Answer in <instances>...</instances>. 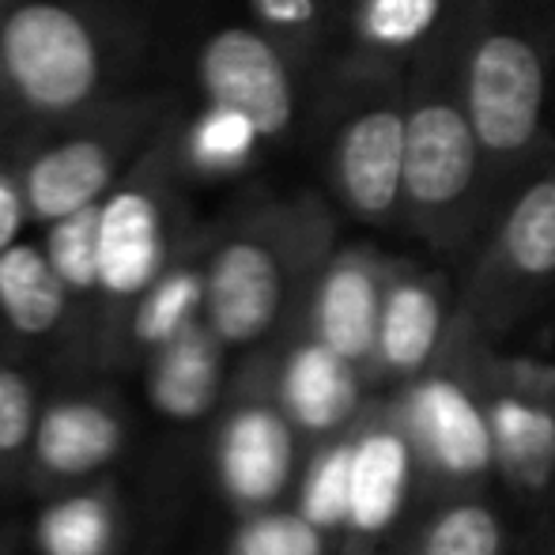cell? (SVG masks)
I'll return each mask as SVG.
<instances>
[{
    "label": "cell",
    "mask_w": 555,
    "mask_h": 555,
    "mask_svg": "<svg viewBox=\"0 0 555 555\" xmlns=\"http://www.w3.org/2000/svg\"><path fill=\"white\" fill-rule=\"evenodd\" d=\"M461 20L420 53L409 80L404 216L439 242L465 231L488 178V159L461 95Z\"/></svg>",
    "instance_id": "6da1fadb"
},
{
    "label": "cell",
    "mask_w": 555,
    "mask_h": 555,
    "mask_svg": "<svg viewBox=\"0 0 555 555\" xmlns=\"http://www.w3.org/2000/svg\"><path fill=\"white\" fill-rule=\"evenodd\" d=\"M461 95L491 175L518 170L544 132L548 46L503 0H468L461 20Z\"/></svg>",
    "instance_id": "7a4b0ae2"
},
{
    "label": "cell",
    "mask_w": 555,
    "mask_h": 555,
    "mask_svg": "<svg viewBox=\"0 0 555 555\" xmlns=\"http://www.w3.org/2000/svg\"><path fill=\"white\" fill-rule=\"evenodd\" d=\"M0 61L23 103L73 111L99 83V50L80 15L61 4H23L0 30Z\"/></svg>",
    "instance_id": "3957f363"
},
{
    "label": "cell",
    "mask_w": 555,
    "mask_h": 555,
    "mask_svg": "<svg viewBox=\"0 0 555 555\" xmlns=\"http://www.w3.org/2000/svg\"><path fill=\"white\" fill-rule=\"evenodd\" d=\"M555 280V167L511 197L495 223L473 284V314L483 325L518 314Z\"/></svg>",
    "instance_id": "277c9868"
},
{
    "label": "cell",
    "mask_w": 555,
    "mask_h": 555,
    "mask_svg": "<svg viewBox=\"0 0 555 555\" xmlns=\"http://www.w3.org/2000/svg\"><path fill=\"white\" fill-rule=\"evenodd\" d=\"M404 140H409V83L386 88L344 117L333 144V182L348 212L389 223L404 212Z\"/></svg>",
    "instance_id": "5b68a950"
},
{
    "label": "cell",
    "mask_w": 555,
    "mask_h": 555,
    "mask_svg": "<svg viewBox=\"0 0 555 555\" xmlns=\"http://www.w3.org/2000/svg\"><path fill=\"white\" fill-rule=\"evenodd\" d=\"M197 76L216 106L246 114L261 137H280L295 117V88L280 50L257 30L227 27L201 50Z\"/></svg>",
    "instance_id": "8992f818"
},
{
    "label": "cell",
    "mask_w": 555,
    "mask_h": 555,
    "mask_svg": "<svg viewBox=\"0 0 555 555\" xmlns=\"http://www.w3.org/2000/svg\"><path fill=\"white\" fill-rule=\"evenodd\" d=\"M284 307V264L261 238H234L205 272V322L223 344H254Z\"/></svg>",
    "instance_id": "52a82bcc"
},
{
    "label": "cell",
    "mask_w": 555,
    "mask_h": 555,
    "mask_svg": "<svg viewBox=\"0 0 555 555\" xmlns=\"http://www.w3.org/2000/svg\"><path fill=\"white\" fill-rule=\"evenodd\" d=\"M292 427L280 412L264 404H246L231 412L216 446V468H220L223 491L238 506H269L292 476Z\"/></svg>",
    "instance_id": "ba28073f"
},
{
    "label": "cell",
    "mask_w": 555,
    "mask_h": 555,
    "mask_svg": "<svg viewBox=\"0 0 555 555\" xmlns=\"http://www.w3.org/2000/svg\"><path fill=\"white\" fill-rule=\"evenodd\" d=\"M409 427L446 476H480L495 457V439L473 397L446 378H427L409 393Z\"/></svg>",
    "instance_id": "9c48e42d"
},
{
    "label": "cell",
    "mask_w": 555,
    "mask_h": 555,
    "mask_svg": "<svg viewBox=\"0 0 555 555\" xmlns=\"http://www.w3.org/2000/svg\"><path fill=\"white\" fill-rule=\"evenodd\" d=\"M386 287L382 276L363 254H344L325 269L314 292V333L330 344L336 356L359 359L374 356L378 348V322Z\"/></svg>",
    "instance_id": "30bf717a"
},
{
    "label": "cell",
    "mask_w": 555,
    "mask_h": 555,
    "mask_svg": "<svg viewBox=\"0 0 555 555\" xmlns=\"http://www.w3.org/2000/svg\"><path fill=\"white\" fill-rule=\"evenodd\" d=\"M125 431L114 409L99 401H57L38 412L35 427V461L53 480H80L106 468L121 453Z\"/></svg>",
    "instance_id": "8fae6325"
},
{
    "label": "cell",
    "mask_w": 555,
    "mask_h": 555,
    "mask_svg": "<svg viewBox=\"0 0 555 555\" xmlns=\"http://www.w3.org/2000/svg\"><path fill=\"white\" fill-rule=\"evenodd\" d=\"M163 264L159 212L144 193H117L103 205L99 231V287L117 299L155 284Z\"/></svg>",
    "instance_id": "7c38bea8"
},
{
    "label": "cell",
    "mask_w": 555,
    "mask_h": 555,
    "mask_svg": "<svg viewBox=\"0 0 555 555\" xmlns=\"http://www.w3.org/2000/svg\"><path fill=\"white\" fill-rule=\"evenodd\" d=\"M220 336L208 322L185 325L178 336L155 348L147 371V397L167 420H201L220 393Z\"/></svg>",
    "instance_id": "4fadbf2b"
},
{
    "label": "cell",
    "mask_w": 555,
    "mask_h": 555,
    "mask_svg": "<svg viewBox=\"0 0 555 555\" xmlns=\"http://www.w3.org/2000/svg\"><path fill=\"white\" fill-rule=\"evenodd\" d=\"M468 0H359L356 42L382 65L420 57L461 20Z\"/></svg>",
    "instance_id": "5bb4252c"
},
{
    "label": "cell",
    "mask_w": 555,
    "mask_h": 555,
    "mask_svg": "<svg viewBox=\"0 0 555 555\" xmlns=\"http://www.w3.org/2000/svg\"><path fill=\"white\" fill-rule=\"evenodd\" d=\"M284 412L307 431H333L356 409V374L351 359L336 356L330 344L310 340L295 348L280 378Z\"/></svg>",
    "instance_id": "9a60e30c"
},
{
    "label": "cell",
    "mask_w": 555,
    "mask_h": 555,
    "mask_svg": "<svg viewBox=\"0 0 555 555\" xmlns=\"http://www.w3.org/2000/svg\"><path fill=\"white\" fill-rule=\"evenodd\" d=\"M111 185V155L95 140H73L30 167L27 175V205L38 220H65L80 208L95 205L99 193Z\"/></svg>",
    "instance_id": "2e32d148"
},
{
    "label": "cell",
    "mask_w": 555,
    "mask_h": 555,
    "mask_svg": "<svg viewBox=\"0 0 555 555\" xmlns=\"http://www.w3.org/2000/svg\"><path fill=\"white\" fill-rule=\"evenodd\" d=\"M409 491V442L393 431H371L351 446L348 526L356 533H382L397 518Z\"/></svg>",
    "instance_id": "e0dca14e"
},
{
    "label": "cell",
    "mask_w": 555,
    "mask_h": 555,
    "mask_svg": "<svg viewBox=\"0 0 555 555\" xmlns=\"http://www.w3.org/2000/svg\"><path fill=\"white\" fill-rule=\"evenodd\" d=\"M442 333V302L427 280L397 276L386 284L374 356L389 371H416L431 359Z\"/></svg>",
    "instance_id": "ac0fdd59"
},
{
    "label": "cell",
    "mask_w": 555,
    "mask_h": 555,
    "mask_svg": "<svg viewBox=\"0 0 555 555\" xmlns=\"http://www.w3.org/2000/svg\"><path fill=\"white\" fill-rule=\"evenodd\" d=\"M68 284L50 254L35 246H8L0 254V314L20 336H46L61 325Z\"/></svg>",
    "instance_id": "d6986e66"
},
{
    "label": "cell",
    "mask_w": 555,
    "mask_h": 555,
    "mask_svg": "<svg viewBox=\"0 0 555 555\" xmlns=\"http://www.w3.org/2000/svg\"><path fill=\"white\" fill-rule=\"evenodd\" d=\"M491 439L495 457L511 468L518 480H541L555 465V420L552 412L526 404L518 397H503L491 409Z\"/></svg>",
    "instance_id": "ffe728a7"
},
{
    "label": "cell",
    "mask_w": 555,
    "mask_h": 555,
    "mask_svg": "<svg viewBox=\"0 0 555 555\" xmlns=\"http://www.w3.org/2000/svg\"><path fill=\"white\" fill-rule=\"evenodd\" d=\"M114 544V506L103 495H73L38 518L42 555H106Z\"/></svg>",
    "instance_id": "44dd1931"
},
{
    "label": "cell",
    "mask_w": 555,
    "mask_h": 555,
    "mask_svg": "<svg viewBox=\"0 0 555 555\" xmlns=\"http://www.w3.org/2000/svg\"><path fill=\"white\" fill-rule=\"evenodd\" d=\"M197 310H205V276L193 269H175L167 276H155L144 292L137 314H132V336L144 348H159L185 325L197 322Z\"/></svg>",
    "instance_id": "7402d4cb"
},
{
    "label": "cell",
    "mask_w": 555,
    "mask_h": 555,
    "mask_svg": "<svg viewBox=\"0 0 555 555\" xmlns=\"http://www.w3.org/2000/svg\"><path fill=\"white\" fill-rule=\"evenodd\" d=\"M99 231H103V208L95 205L53 223L46 254L68 284V292H95L99 287Z\"/></svg>",
    "instance_id": "603a6c76"
},
{
    "label": "cell",
    "mask_w": 555,
    "mask_h": 555,
    "mask_svg": "<svg viewBox=\"0 0 555 555\" xmlns=\"http://www.w3.org/2000/svg\"><path fill=\"white\" fill-rule=\"evenodd\" d=\"M503 526L483 503H457L424 529L420 555H499Z\"/></svg>",
    "instance_id": "cb8c5ba5"
},
{
    "label": "cell",
    "mask_w": 555,
    "mask_h": 555,
    "mask_svg": "<svg viewBox=\"0 0 555 555\" xmlns=\"http://www.w3.org/2000/svg\"><path fill=\"white\" fill-rule=\"evenodd\" d=\"M351 503V446H330L314 457L302 483V518L318 529H333L348 521Z\"/></svg>",
    "instance_id": "d4e9b609"
},
{
    "label": "cell",
    "mask_w": 555,
    "mask_h": 555,
    "mask_svg": "<svg viewBox=\"0 0 555 555\" xmlns=\"http://www.w3.org/2000/svg\"><path fill=\"white\" fill-rule=\"evenodd\" d=\"M234 555H322V533L302 514H257L234 537Z\"/></svg>",
    "instance_id": "484cf974"
},
{
    "label": "cell",
    "mask_w": 555,
    "mask_h": 555,
    "mask_svg": "<svg viewBox=\"0 0 555 555\" xmlns=\"http://www.w3.org/2000/svg\"><path fill=\"white\" fill-rule=\"evenodd\" d=\"M38 404L35 389L20 371L0 363V461H12L35 442Z\"/></svg>",
    "instance_id": "4316f807"
},
{
    "label": "cell",
    "mask_w": 555,
    "mask_h": 555,
    "mask_svg": "<svg viewBox=\"0 0 555 555\" xmlns=\"http://www.w3.org/2000/svg\"><path fill=\"white\" fill-rule=\"evenodd\" d=\"M257 137L261 132L254 129V121L246 114L212 103V111L201 117L197 125V155L208 167H231V163L246 159Z\"/></svg>",
    "instance_id": "83f0119b"
},
{
    "label": "cell",
    "mask_w": 555,
    "mask_h": 555,
    "mask_svg": "<svg viewBox=\"0 0 555 555\" xmlns=\"http://www.w3.org/2000/svg\"><path fill=\"white\" fill-rule=\"evenodd\" d=\"M249 4L269 27L280 30H307L318 20V0H249Z\"/></svg>",
    "instance_id": "f1b7e54d"
},
{
    "label": "cell",
    "mask_w": 555,
    "mask_h": 555,
    "mask_svg": "<svg viewBox=\"0 0 555 555\" xmlns=\"http://www.w3.org/2000/svg\"><path fill=\"white\" fill-rule=\"evenodd\" d=\"M20 223H23V197L8 178H0V254L8 246H15Z\"/></svg>",
    "instance_id": "f546056e"
}]
</instances>
